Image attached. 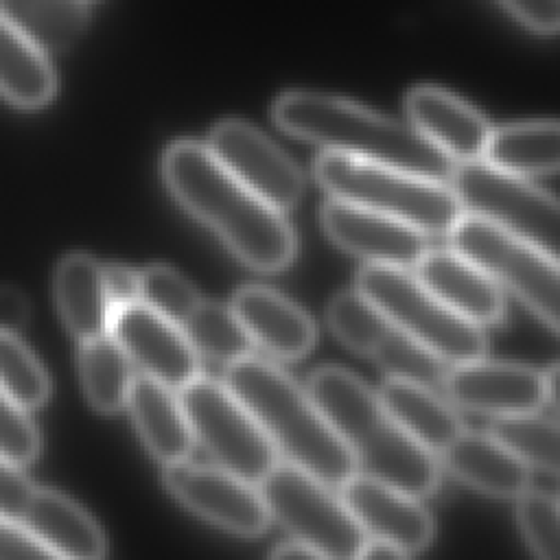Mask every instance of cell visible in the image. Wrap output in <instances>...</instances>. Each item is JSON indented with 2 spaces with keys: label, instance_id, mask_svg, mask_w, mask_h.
I'll return each mask as SVG.
<instances>
[{
  "label": "cell",
  "instance_id": "cell-43",
  "mask_svg": "<svg viewBox=\"0 0 560 560\" xmlns=\"http://www.w3.org/2000/svg\"><path fill=\"white\" fill-rule=\"evenodd\" d=\"M400 556L402 553L394 545L378 538H370V540L365 538L357 558H400Z\"/></svg>",
  "mask_w": 560,
  "mask_h": 560
},
{
  "label": "cell",
  "instance_id": "cell-2",
  "mask_svg": "<svg viewBox=\"0 0 560 560\" xmlns=\"http://www.w3.org/2000/svg\"><path fill=\"white\" fill-rule=\"evenodd\" d=\"M306 389L363 475L418 499L438 490L440 466L431 451L394 420L361 378L343 368L324 365L311 374Z\"/></svg>",
  "mask_w": 560,
  "mask_h": 560
},
{
  "label": "cell",
  "instance_id": "cell-12",
  "mask_svg": "<svg viewBox=\"0 0 560 560\" xmlns=\"http://www.w3.org/2000/svg\"><path fill=\"white\" fill-rule=\"evenodd\" d=\"M208 149L236 179L273 208L287 210L302 197L304 177L298 164L245 120L217 122Z\"/></svg>",
  "mask_w": 560,
  "mask_h": 560
},
{
  "label": "cell",
  "instance_id": "cell-9",
  "mask_svg": "<svg viewBox=\"0 0 560 560\" xmlns=\"http://www.w3.org/2000/svg\"><path fill=\"white\" fill-rule=\"evenodd\" d=\"M179 402L195 440L221 468L260 483L278 464L273 442L228 385L197 376L179 389Z\"/></svg>",
  "mask_w": 560,
  "mask_h": 560
},
{
  "label": "cell",
  "instance_id": "cell-20",
  "mask_svg": "<svg viewBox=\"0 0 560 560\" xmlns=\"http://www.w3.org/2000/svg\"><path fill=\"white\" fill-rule=\"evenodd\" d=\"M18 525L24 527L50 556L90 560L107 551L96 521L68 497L37 488L31 492Z\"/></svg>",
  "mask_w": 560,
  "mask_h": 560
},
{
  "label": "cell",
  "instance_id": "cell-35",
  "mask_svg": "<svg viewBox=\"0 0 560 560\" xmlns=\"http://www.w3.org/2000/svg\"><path fill=\"white\" fill-rule=\"evenodd\" d=\"M516 516L529 549L540 558L560 560V501L527 488L518 497Z\"/></svg>",
  "mask_w": 560,
  "mask_h": 560
},
{
  "label": "cell",
  "instance_id": "cell-23",
  "mask_svg": "<svg viewBox=\"0 0 560 560\" xmlns=\"http://www.w3.org/2000/svg\"><path fill=\"white\" fill-rule=\"evenodd\" d=\"M55 300L68 330L85 341L109 332L114 308L105 291L98 260L88 254H68L55 271Z\"/></svg>",
  "mask_w": 560,
  "mask_h": 560
},
{
  "label": "cell",
  "instance_id": "cell-18",
  "mask_svg": "<svg viewBox=\"0 0 560 560\" xmlns=\"http://www.w3.org/2000/svg\"><path fill=\"white\" fill-rule=\"evenodd\" d=\"M416 276L462 317L479 326L499 324L503 319L505 302L499 284L457 249H427L416 262Z\"/></svg>",
  "mask_w": 560,
  "mask_h": 560
},
{
  "label": "cell",
  "instance_id": "cell-27",
  "mask_svg": "<svg viewBox=\"0 0 560 560\" xmlns=\"http://www.w3.org/2000/svg\"><path fill=\"white\" fill-rule=\"evenodd\" d=\"M79 372L90 405L98 411H116L127 405L133 383L131 359L112 332L81 341Z\"/></svg>",
  "mask_w": 560,
  "mask_h": 560
},
{
  "label": "cell",
  "instance_id": "cell-30",
  "mask_svg": "<svg viewBox=\"0 0 560 560\" xmlns=\"http://www.w3.org/2000/svg\"><path fill=\"white\" fill-rule=\"evenodd\" d=\"M527 466L560 477V420L534 413L497 418L490 431Z\"/></svg>",
  "mask_w": 560,
  "mask_h": 560
},
{
  "label": "cell",
  "instance_id": "cell-34",
  "mask_svg": "<svg viewBox=\"0 0 560 560\" xmlns=\"http://www.w3.org/2000/svg\"><path fill=\"white\" fill-rule=\"evenodd\" d=\"M140 302L182 326L201 298L182 273L164 265H153L140 271Z\"/></svg>",
  "mask_w": 560,
  "mask_h": 560
},
{
  "label": "cell",
  "instance_id": "cell-15",
  "mask_svg": "<svg viewBox=\"0 0 560 560\" xmlns=\"http://www.w3.org/2000/svg\"><path fill=\"white\" fill-rule=\"evenodd\" d=\"M444 392L468 411L494 418L534 413L545 398V376L518 363L466 361L446 370Z\"/></svg>",
  "mask_w": 560,
  "mask_h": 560
},
{
  "label": "cell",
  "instance_id": "cell-8",
  "mask_svg": "<svg viewBox=\"0 0 560 560\" xmlns=\"http://www.w3.org/2000/svg\"><path fill=\"white\" fill-rule=\"evenodd\" d=\"M448 238L453 249L477 262L560 332V260L477 214H462Z\"/></svg>",
  "mask_w": 560,
  "mask_h": 560
},
{
  "label": "cell",
  "instance_id": "cell-38",
  "mask_svg": "<svg viewBox=\"0 0 560 560\" xmlns=\"http://www.w3.org/2000/svg\"><path fill=\"white\" fill-rule=\"evenodd\" d=\"M525 26L538 33L560 31V0H501Z\"/></svg>",
  "mask_w": 560,
  "mask_h": 560
},
{
  "label": "cell",
  "instance_id": "cell-14",
  "mask_svg": "<svg viewBox=\"0 0 560 560\" xmlns=\"http://www.w3.org/2000/svg\"><path fill=\"white\" fill-rule=\"evenodd\" d=\"M109 332L144 376L173 389H182L199 376L197 350L190 346L182 326L142 302L116 311Z\"/></svg>",
  "mask_w": 560,
  "mask_h": 560
},
{
  "label": "cell",
  "instance_id": "cell-22",
  "mask_svg": "<svg viewBox=\"0 0 560 560\" xmlns=\"http://www.w3.org/2000/svg\"><path fill=\"white\" fill-rule=\"evenodd\" d=\"M127 407L155 459L166 466L188 457L195 435L173 387L142 374L131 383Z\"/></svg>",
  "mask_w": 560,
  "mask_h": 560
},
{
  "label": "cell",
  "instance_id": "cell-36",
  "mask_svg": "<svg viewBox=\"0 0 560 560\" xmlns=\"http://www.w3.org/2000/svg\"><path fill=\"white\" fill-rule=\"evenodd\" d=\"M39 453L37 427L28 420L26 409L20 407L0 387V455L24 466Z\"/></svg>",
  "mask_w": 560,
  "mask_h": 560
},
{
  "label": "cell",
  "instance_id": "cell-37",
  "mask_svg": "<svg viewBox=\"0 0 560 560\" xmlns=\"http://www.w3.org/2000/svg\"><path fill=\"white\" fill-rule=\"evenodd\" d=\"M35 483L22 472L20 464L0 455V516L18 523Z\"/></svg>",
  "mask_w": 560,
  "mask_h": 560
},
{
  "label": "cell",
  "instance_id": "cell-44",
  "mask_svg": "<svg viewBox=\"0 0 560 560\" xmlns=\"http://www.w3.org/2000/svg\"><path fill=\"white\" fill-rule=\"evenodd\" d=\"M545 398L556 407V411L560 413V363L553 365L547 374H545Z\"/></svg>",
  "mask_w": 560,
  "mask_h": 560
},
{
  "label": "cell",
  "instance_id": "cell-16",
  "mask_svg": "<svg viewBox=\"0 0 560 560\" xmlns=\"http://www.w3.org/2000/svg\"><path fill=\"white\" fill-rule=\"evenodd\" d=\"M339 490L354 521L372 538L394 545L402 556L429 547L433 518L418 497L368 475H352Z\"/></svg>",
  "mask_w": 560,
  "mask_h": 560
},
{
  "label": "cell",
  "instance_id": "cell-7",
  "mask_svg": "<svg viewBox=\"0 0 560 560\" xmlns=\"http://www.w3.org/2000/svg\"><path fill=\"white\" fill-rule=\"evenodd\" d=\"M451 182L470 214L560 260V199L486 160L455 164Z\"/></svg>",
  "mask_w": 560,
  "mask_h": 560
},
{
  "label": "cell",
  "instance_id": "cell-39",
  "mask_svg": "<svg viewBox=\"0 0 560 560\" xmlns=\"http://www.w3.org/2000/svg\"><path fill=\"white\" fill-rule=\"evenodd\" d=\"M105 276V291L109 298V304L116 311L140 302V273L120 265L103 267Z\"/></svg>",
  "mask_w": 560,
  "mask_h": 560
},
{
  "label": "cell",
  "instance_id": "cell-6",
  "mask_svg": "<svg viewBox=\"0 0 560 560\" xmlns=\"http://www.w3.org/2000/svg\"><path fill=\"white\" fill-rule=\"evenodd\" d=\"M357 289L374 302L394 326L442 361L457 365L483 359L486 335L481 326L446 306L407 269L365 265L357 273Z\"/></svg>",
  "mask_w": 560,
  "mask_h": 560
},
{
  "label": "cell",
  "instance_id": "cell-33",
  "mask_svg": "<svg viewBox=\"0 0 560 560\" xmlns=\"http://www.w3.org/2000/svg\"><path fill=\"white\" fill-rule=\"evenodd\" d=\"M0 387L24 409L44 405L50 394L48 374L13 332H0Z\"/></svg>",
  "mask_w": 560,
  "mask_h": 560
},
{
  "label": "cell",
  "instance_id": "cell-21",
  "mask_svg": "<svg viewBox=\"0 0 560 560\" xmlns=\"http://www.w3.org/2000/svg\"><path fill=\"white\" fill-rule=\"evenodd\" d=\"M442 459L455 479L490 497L518 499L529 488V466L492 433L462 431Z\"/></svg>",
  "mask_w": 560,
  "mask_h": 560
},
{
  "label": "cell",
  "instance_id": "cell-28",
  "mask_svg": "<svg viewBox=\"0 0 560 560\" xmlns=\"http://www.w3.org/2000/svg\"><path fill=\"white\" fill-rule=\"evenodd\" d=\"M0 13L44 50L70 46L88 24L85 0H0Z\"/></svg>",
  "mask_w": 560,
  "mask_h": 560
},
{
  "label": "cell",
  "instance_id": "cell-40",
  "mask_svg": "<svg viewBox=\"0 0 560 560\" xmlns=\"http://www.w3.org/2000/svg\"><path fill=\"white\" fill-rule=\"evenodd\" d=\"M4 558H50V553L24 527L0 516V560Z\"/></svg>",
  "mask_w": 560,
  "mask_h": 560
},
{
  "label": "cell",
  "instance_id": "cell-3",
  "mask_svg": "<svg viewBox=\"0 0 560 560\" xmlns=\"http://www.w3.org/2000/svg\"><path fill=\"white\" fill-rule=\"evenodd\" d=\"M276 125L313 144L350 158L405 168L431 179L451 177L455 160L413 125L319 92H284L273 103Z\"/></svg>",
  "mask_w": 560,
  "mask_h": 560
},
{
  "label": "cell",
  "instance_id": "cell-4",
  "mask_svg": "<svg viewBox=\"0 0 560 560\" xmlns=\"http://www.w3.org/2000/svg\"><path fill=\"white\" fill-rule=\"evenodd\" d=\"M225 385L291 464L332 488H341L354 475L357 464L343 440L308 389L304 392L280 368L247 354L228 365Z\"/></svg>",
  "mask_w": 560,
  "mask_h": 560
},
{
  "label": "cell",
  "instance_id": "cell-19",
  "mask_svg": "<svg viewBox=\"0 0 560 560\" xmlns=\"http://www.w3.org/2000/svg\"><path fill=\"white\" fill-rule=\"evenodd\" d=\"M232 311L247 330L252 343L284 361L300 359L315 343L313 319L282 293L267 287H243L234 293Z\"/></svg>",
  "mask_w": 560,
  "mask_h": 560
},
{
  "label": "cell",
  "instance_id": "cell-5",
  "mask_svg": "<svg viewBox=\"0 0 560 560\" xmlns=\"http://www.w3.org/2000/svg\"><path fill=\"white\" fill-rule=\"evenodd\" d=\"M315 179L332 197L405 221L424 234H448L464 214L455 190L440 179L335 151L317 158Z\"/></svg>",
  "mask_w": 560,
  "mask_h": 560
},
{
  "label": "cell",
  "instance_id": "cell-1",
  "mask_svg": "<svg viewBox=\"0 0 560 560\" xmlns=\"http://www.w3.org/2000/svg\"><path fill=\"white\" fill-rule=\"evenodd\" d=\"M162 173L173 197L212 228L247 267L280 271L291 265L298 249L293 228L278 208L236 179L208 144L173 142Z\"/></svg>",
  "mask_w": 560,
  "mask_h": 560
},
{
  "label": "cell",
  "instance_id": "cell-29",
  "mask_svg": "<svg viewBox=\"0 0 560 560\" xmlns=\"http://www.w3.org/2000/svg\"><path fill=\"white\" fill-rule=\"evenodd\" d=\"M182 330L197 354H206L225 365L247 357L254 346L232 306L228 308L217 302L201 300L182 324Z\"/></svg>",
  "mask_w": 560,
  "mask_h": 560
},
{
  "label": "cell",
  "instance_id": "cell-31",
  "mask_svg": "<svg viewBox=\"0 0 560 560\" xmlns=\"http://www.w3.org/2000/svg\"><path fill=\"white\" fill-rule=\"evenodd\" d=\"M328 326L343 346L370 359L394 324L374 302L354 289L332 298L328 306Z\"/></svg>",
  "mask_w": 560,
  "mask_h": 560
},
{
  "label": "cell",
  "instance_id": "cell-25",
  "mask_svg": "<svg viewBox=\"0 0 560 560\" xmlns=\"http://www.w3.org/2000/svg\"><path fill=\"white\" fill-rule=\"evenodd\" d=\"M57 90L44 48L0 13V94L18 107H42Z\"/></svg>",
  "mask_w": 560,
  "mask_h": 560
},
{
  "label": "cell",
  "instance_id": "cell-26",
  "mask_svg": "<svg viewBox=\"0 0 560 560\" xmlns=\"http://www.w3.org/2000/svg\"><path fill=\"white\" fill-rule=\"evenodd\" d=\"M483 155L492 166L521 177L560 173V120H527L492 129Z\"/></svg>",
  "mask_w": 560,
  "mask_h": 560
},
{
  "label": "cell",
  "instance_id": "cell-11",
  "mask_svg": "<svg viewBox=\"0 0 560 560\" xmlns=\"http://www.w3.org/2000/svg\"><path fill=\"white\" fill-rule=\"evenodd\" d=\"M164 483L188 510L225 532L258 536L267 529L269 512L262 494L221 466L179 459L166 464Z\"/></svg>",
  "mask_w": 560,
  "mask_h": 560
},
{
  "label": "cell",
  "instance_id": "cell-13",
  "mask_svg": "<svg viewBox=\"0 0 560 560\" xmlns=\"http://www.w3.org/2000/svg\"><path fill=\"white\" fill-rule=\"evenodd\" d=\"M319 219L324 232L337 247L370 265L416 267L429 249L422 230L337 197L322 206Z\"/></svg>",
  "mask_w": 560,
  "mask_h": 560
},
{
  "label": "cell",
  "instance_id": "cell-41",
  "mask_svg": "<svg viewBox=\"0 0 560 560\" xmlns=\"http://www.w3.org/2000/svg\"><path fill=\"white\" fill-rule=\"evenodd\" d=\"M26 298L9 284H0V332H18L28 322Z\"/></svg>",
  "mask_w": 560,
  "mask_h": 560
},
{
  "label": "cell",
  "instance_id": "cell-42",
  "mask_svg": "<svg viewBox=\"0 0 560 560\" xmlns=\"http://www.w3.org/2000/svg\"><path fill=\"white\" fill-rule=\"evenodd\" d=\"M269 556L271 558H287V560H291V558H322L311 545H306V542H302L298 538L280 542L278 547H273L269 551Z\"/></svg>",
  "mask_w": 560,
  "mask_h": 560
},
{
  "label": "cell",
  "instance_id": "cell-10",
  "mask_svg": "<svg viewBox=\"0 0 560 560\" xmlns=\"http://www.w3.org/2000/svg\"><path fill=\"white\" fill-rule=\"evenodd\" d=\"M260 494L273 516L293 538L311 545L322 558H357L365 540L343 499L324 481L295 464H276L260 481Z\"/></svg>",
  "mask_w": 560,
  "mask_h": 560
},
{
  "label": "cell",
  "instance_id": "cell-32",
  "mask_svg": "<svg viewBox=\"0 0 560 560\" xmlns=\"http://www.w3.org/2000/svg\"><path fill=\"white\" fill-rule=\"evenodd\" d=\"M370 361H374L389 376L416 381L429 387L442 385L446 376V361L402 332L398 326L389 328L385 339L370 354Z\"/></svg>",
  "mask_w": 560,
  "mask_h": 560
},
{
  "label": "cell",
  "instance_id": "cell-17",
  "mask_svg": "<svg viewBox=\"0 0 560 560\" xmlns=\"http://www.w3.org/2000/svg\"><path fill=\"white\" fill-rule=\"evenodd\" d=\"M405 107L411 125L455 162L483 158L492 129L459 96L435 85H418L407 94Z\"/></svg>",
  "mask_w": 560,
  "mask_h": 560
},
{
  "label": "cell",
  "instance_id": "cell-24",
  "mask_svg": "<svg viewBox=\"0 0 560 560\" xmlns=\"http://www.w3.org/2000/svg\"><path fill=\"white\" fill-rule=\"evenodd\" d=\"M378 398L394 420L431 453H442L464 431L455 409L429 385L389 376Z\"/></svg>",
  "mask_w": 560,
  "mask_h": 560
}]
</instances>
